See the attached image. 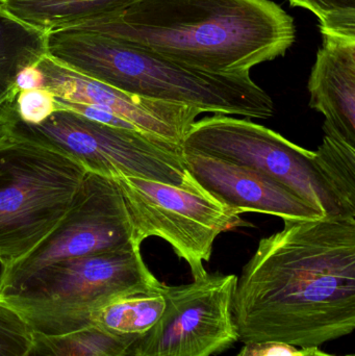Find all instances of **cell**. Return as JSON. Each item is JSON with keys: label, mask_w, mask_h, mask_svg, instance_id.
Here are the masks:
<instances>
[{"label": "cell", "mask_w": 355, "mask_h": 356, "mask_svg": "<svg viewBox=\"0 0 355 356\" xmlns=\"http://www.w3.org/2000/svg\"><path fill=\"white\" fill-rule=\"evenodd\" d=\"M238 278L239 341L319 347L355 328V217L283 220Z\"/></svg>", "instance_id": "cell-1"}, {"label": "cell", "mask_w": 355, "mask_h": 356, "mask_svg": "<svg viewBox=\"0 0 355 356\" xmlns=\"http://www.w3.org/2000/svg\"><path fill=\"white\" fill-rule=\"evenodd\" d=\"M69 29L223 75H250L285 56L296 39L293 18L271 0H137L116 16Z\"/></svg>", "instance_id": "cell-2"}, {"label": "cell", "mask_w": 355, "mask_h": 356, "mask_svg": "<svg viewBox=\"0 0 355 356\" xmlns=\"http://www.w3.org/2000/svg\"><path fill=\"white\" fill-rule=\"evenodd\" d=\"M47 54L56 62L115 89L201 113L268 120L272 98L250 75H223L179 64L101 33L50 31Z\"/></svg>", "instance_id": "cell-3"}, {"label": "cell", "mask_w": 355, "mask_h": 356, "mask_svg": "<svg viewBox=\"0 0 355 356\" xmlns=\"http://www.w3.org/2000/svg\"><path fill=\"white\" fill-rule=\"evenodd\" d=\"M164 284L148 269L141 246L133 244L48 264L0 289V297L35 334L53 338L93 325L96 314L119 299Z\"/></svg>", "instance_id": "cell-4"}, {"label": "cell", "mask_w": 355, "mask_h": 356, "mask_svg": "<svg viewBox=\"0 0 355 356\" xmlns=\"http://www.w3.org/2000/svg\"><path fill=\"white\" fill-rule=\"evenodd\" d=\"M0 131L51 148L87 172L116 179L135 177L208 195L185 166L183 146L133 129L112 127L67 110L40 124L20 120L8 102L0 108Z\"/></svg>", "instance_id": "cell-5"}, {"label": "cell", "mask_w": 355, "mask_h": 356, "mask_svg": "<svg viewBox=\"0 0 355 356\" xmlns=\"http://www.w3.org/2000/svg\"><path fill=\"white\" fill-rule=\"evenodd\" d=\"M87 170L51 148L0 131V265L28 254L63 219Z\"/></svg>", "instance_id": "cell-6"}, {"label": "cell", "mask_w": 355, "mask_h": 356, "mask_svg": "<svg viewBox=\"0 0 355 356\" xmlns=\"http://www.w3.org/2000/svg\"><path fill=\"white\" fill-rule=\"evenodd\" d=\"M181 146L264 173L293 191L324 217L348 216L329 177L321 147L310 152L263 125L226 115L195 121Z\"/></svg>", "instance_id": "cell-7"}, {"label": "cell", "mask_w": 355, "mask_h": 356, "mask_svg": "<svg viewBox=\"0 0 355 356\" xmlns=\"http://www.w3.org/2000/svg\"><path fill=\"white\" fill-rule=\"evenodd\" d=\"M118 184L141 246L150 236L163 238L190 266L194 280L208 272L213 246L221 232L241 225V213L213 196L194 194L154 180L119 177Z\"/></svg>", "instance_id": "cell-8"}, {"label": "cell", "mask_w": 355, "mask_h": 356, "mask_svg": "<svg viewBox=\"0 0 355 356\" xmlns=\"http://www.w3.org/2000/svg\"><path fill=\"white\" fill-rule=\"evenodd\" d=\"M238 277L206 274L183 286L165 284L160 319L135 343V356H212L239 341L233 314Z\"/></svg>", "instance_id": "cell-9"}, {"label": "cell", "mask_w": 355, "mask_h": 356, "mask_svg": "<svg viewBox=\"0 0 355 356\" xmlns=\"http://www.w3.org/2000/svg\"><path fill=\"white\" fill-rule=\"evenodd\" d=\"M133 244L137 245L133 222L118 184L112 178L88 172L54 229L20 261L2 268L0 289L53 261Z\"/></svg>", "instance_id": "cell-10"}, {"label": "cell", "mask_w": 355, "mask_h": 356, "mask_svg": "<svg viewBox=\"0 0 355 356\" xmlns=\"http://www.w3.org/2000/svg\"><path fill=\"white\" fill-rule=\"evenodd\" d=\"M37 66L43 73L44 89L56 97L97 106L126 121L140 133L179 145L201 114L191 106L148 99L115 89L73 71L48 54Z\"/></svg>", "instance_id": "cell-11"}, {"label": "cell", "mask_w": 355, "mask_h": 356, "mask_svg": "<svg viewBox=\"0 0 355 356\" xmlns=\"http://www.w3.org/2000/svg\"><path fill=\"white\" fill-rule=\"evenodd\" d=\"M185 166L208 194L240 213H261L283 220L324 216L293 191L264 173L183 149Z\"/></svg>", "instance_id": "cell-12"}, {"label": "cell", "mask_w": 355, "mask_h": 356, "mask_svg": "<svg viewBox=\"0 0 355 356\" xmlns=\"http://www.w3.org/2000/svg\"><path fill=\"white\" fill-rule=\"evenodd\" d=\"M308 87L325 135L355 147V39L323 35Z\"/></svg>", "instance_id": "cell-13"}, {"label": "cell", "mask_w": 355, "mask_h": 356, "mask_svg": "<svg viewBox=\"0 0 355 356\" xmlns=\"http://www.w3.org/2000/svg\"><path fill=\"white\" fill-rule=\"evenodd\" d=\"M137 0H0L8 14L45 33L116 16Z\"/></svg>", "instance_id": "cell-14"}, {"label": "cell", "mask_w": 355, "mask_h": 356, "mask_svg": "<svg viewBox=\"0 0 355 356\" xmlns=\"http://www.w3.org/2000/svg\"><path fill=\"white\" fill-rule=\"evenodd\" d=\"M47 35L0 8V108L18 93L15 83L20 71L47 56Z\"/></svg>", "instance_id": "cell-15"}, {"label": "cell", "mask_w": 355, "mask_h": 356, "mask_svg": "<svg viewBox=\"0 0 355 356\" xmlns=\"http://www.w3.org/2000/svg\"><path fill=\"white\" fill-rule=\"evenodd\" d=\"M164 309L162 290L131 295L98 312L93 325L117 336L142 337L158 322Z\"/></svg>", "instance_id": "cell-16"}, {"label": "cell", "mask_w": 355, "mask_h": 356, "mask_svg": "<svg viewBox=\"0 0 355 356\" xmlns=\"http://www.w3.org/2000/svg\"><path fill=\"white\" fill-rule=\"evenodd\" d=\"M139 338L117 336L91 325L72 334L47 339L60 356H135Z\"/></svg>", "instance_id": "cell-17"}, {"label": "cell", "mask_w": 355, "mask_h": 356, "mask_svg": "<svg viewBox=\"0 0 355 356\" xmlns=\"http://www.w3.org/2000/svg\"><path fill=\"white\" fill-rule=\"evenodd\" d=\"M316 15L322 35L355 39V0H289Z\"/></svg>", "instance_id": "cell-18"}, {"label": "cell", "mask_w": 355, "mask_h": 356, "mask_svg": "<svg viewBox=\"0 0 355 356\" xmlns=\"http://www.w3.org/2000/svg\"><path fill=\"white\" fill-rule=\"evenodd\" d=\"M33 342V328L0 297V356H24Z\"/></svg>", "instance_id": "cell-19"}, {"label": "cell", "mask_w": 355, "mask_h": 356, "mask_svg": "<svg viewBox=\"0 0 355 356\" xmlns=\"http://www.w3.org/2000/svg\"><path fill=\"white\" fill-rule=\"evenodd\" d=\"M13 112L29 124H40L56 111V96L46 89L20 91L8 100Z\"/></svg>", "instance_id": "cell-20"}, {"label": "cell", "mask_w": 355, "mask_h": 356, "mask_svg": "<svg viewBox=\"0 0 355 356\" xmlns=\"http://www.w3.org/2000/svg\"><path fill=\"white\" fill-rule=\"evenodd\" d=\"M236 356H337L323 353L319 347H300L283 343L266 342L245 344ZM354 356V355H348Z\"/></svg>", "instance_id": "cell-21"}, {"label": "cell", "mask_w": 355, "mask_h": 356, "mask_svg": "<svg viewBox=\"0 0 355 356\" xmlns=\"http://www.w3.org/2000/svg\"><path fill=\"white\" fill-rule=\"evenodd\" d=\"M17 92L44 89V76L38 66H29L20 71L16 79Z\"/></svg>", "instance_id": "cell-22"}, {"label": "cell", "mask_w": 355, "mask_h": 356, "mask_svg": "<svg viewBox=\"0 0 355 356\" xmlns=\"http://www.w3.org/2000/svg\"><path fill=\"white\" fill-rule=\"evenodd\" d=\"M24 356H60L46 337L35 334V342Z\"/></svg>", "instance_id": "cell-23"}]
</instances>
